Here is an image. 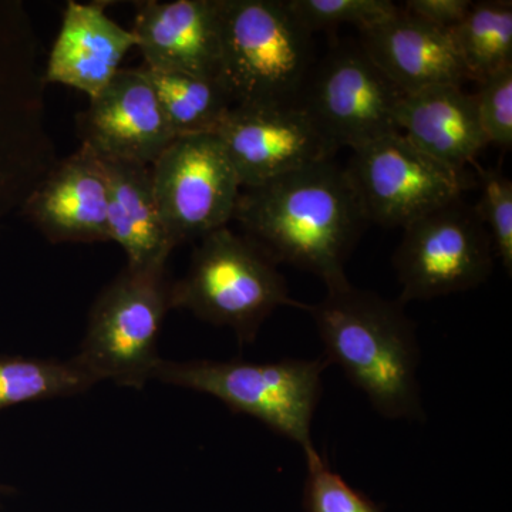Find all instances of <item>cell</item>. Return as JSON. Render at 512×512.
Segmentation results:
<instances>
[{
  "instance_id": "cell-12",
  "label": "cell",
  "mask_w": 512,
  "mask_h": 512,
  "mask_svg": "<svg viewBox=\"0 0 512 512\" xmlns=\"http://www.w3.org/2000/svg\"><path fill=\"white\" fill-rule=\"evenodd\" d=\"M242 188L332 160L339 148L301 103L232 106L215 131Z\"/></svg>"
},
{
  "instance_id": "cell-26",
  "label": "cell",
  "mask_w": 512,
  "mask_h": 512,
  "mask_svg": "<svg viewBox=\"0 0 512 512\" xmlns=\"http://www.w3.org/2000/svg\"><path fill=\"white\" fill-rule=\"evenodd\" d=\"M473 94L478 119L488 144L510 150L512 146V64L478 82Z\"/></svg>"
},
{
  "instance_id": "cell-27",
  "label": "cell",
  "mask_w": 512,
  "mask_h": 512,
  "mask_svg": "<svg viewBox=\"0 0 512 512\" xmlns=\"http://www.w3.org/2000/svg\"><path fill=\"white\" fill-rule=\"evenodd\" d=\"M473 3L471 0H407L403 10L436 28L450 30L467 18Z\"/></svg>"
},
{
  "instance_id": "cell-6",
  "label": "cell",
  "mask_w": 512,
  "mask_h": 512,
  "mask_svg": "<svg viewBox=\"0 0 512 512\" xmlns=\"http://www.w3.org/2000/svg\"><path fill=\"white\" fill-rule=\"evenodd\" d=\"M328 366L325 357L264 363L161 360L153 379L221 400L232 412L248 414L298 444L306 456L316 450L312 423Z\"/></svg>"
},
{
  "instance_id": "cell-23",
  "label": "cell",
  "mask_w": 512,
  "mask_h": 512,
  "mask_svg": "<svg viewBox=\"0 0 512 512\" xmlns=\"http://www.w3.org/2000/svg\"><path fill=\"white\" fill-rule=\"evenodd\" d=\"M286 5L311 35L342 25L369 29L400 10L390 0H286Z\"/></svg>"
},
{
  "instance_id": "cell-10",
  "label": "cell",
  "mask_w": 512,
  "mask_h": 512,
  "mask_svg": "<svg viewBox=\"0 0 512 512\" xmlns=\"http://www.w3.org/2000/svg\"><path fill=\"white\" fill-rule=\"evenodd\" d=\"M154 194L174 248L228 227L242 184L215 133L175 138L151 165Z\"/></svg>"
},
{
  "instance_id": "cell-3",
  "label": "cell",
  "mask_w": 512,
  "mask_h": 512,
  "mask_svg": "<svg viewBox=\"0 0 512 512\" xmlns=\"http://www.w3.org/2000/svg\"><path fill=\"white\" fill-rule=\"evenodd\" d=\"M220 83L232 106L301 103L315 69L313 35L286 0H221Z\"/></svg>"
},
{
  "instance_id": "cell-9",
  "label": "cell",
  "mask_w": 512,
  "mask_h": 512,
  "mask_svg": "<svg viewBox=\"0 0 512 512\" xmlns=\"http://www.w3.org/2000/svg\"><path fill=\"white\" fill-rule=\"evenodd\" d=\"M346 171L366 221L386 228H406L470 187L466 171L434 160L402 133L353 150Z\"/></svg>"
},
{
  "instance_id": "cell-14",
  "label": "cell",
  "mask_w": 512,
  "mask_h": 512,
  "mask_svg": "<svg viewBox=\"0 0 512 512\" xmlns=\"http://www.w3.org/2000/svg\"><path fill=\"white\" fill-rule=\"evenodd\" d=\"M22 211L52 244L110 241L109 181L99 154L80 144L57 161Z\"/></svg>"
},
{
  "instance_id": "cell-17",
  "label": "cell",
  "mask_w": 512,
  "mask_h": 512,
  "mask_svg": "<svg viewBox=\"0 0 512 512\" xmlns=\"http://www.w3.org/2000/svg\"><path fill=\"white\" fill-rule=\"evenodd\" d=\"M359 33L360 47L403 93L446 84L463 86L468 80L450 32L403 9Z\"/></svg>"
},
{
  "instance_id": "cell-15",
  "label": "cell",
  "mask_w": 512,
  "mask_h": 512,
  "mask_svg": "<svg viewBox=\"0 0 512 512\" xmlns=\"http://www.w3.org/2000/svg\"><path fill=\"white\" fill-rule=\"evenodd\" d=\"M131 32L144 66L220 79L221 0H148L137 6Z\"/></svg>"
},
{
  "instance_id": "cell-4",
  "label": "cell",
  "mask_w": 512,
  "mask_h": 512,
  "mask_svg": "<svg viewBox=\"0 0 512 512\" xmlns=\"http://www.w3.org/2000/svg\"><path fill=\"white\" fill-rule=\"evenodd\" d=\"M40 42L22 3L0 0V222L57 163L45 127Z\"/></svg>"
},
{
  "instance_id": "cell-1",
  "label": "cell",
  "mask_w": 512,
  "mask_h": 512,
  "mask_svg": "<svg viewBox=\"0 0 512 512\" xmlns=\"http://www.w3.org/2000/svg\"><path fill=\"white\" fill-rule=\"evenodd\" d=\"M234 221L276 264L311 272L326 289L348 284L346 262L367 224L346 167L333 158L242 188Z\"/></svg>"
},
{
  "instance_id": "cell-16",
  "label": "cell",
  "mask_w": 512,
  "mask_h": 512,
  "mask_svg": "<svg viewBox=\"0 0 512 512\" xmlns=\"http://www.w3.org/2000/svg\"><path fill=\"white\" fill-rule=\"evenodd\" d=\"M133 32L114 22L106 3L67 2L62 26L45 67V83L63 84L93 99L120 72Z\"/></svg>"
},
{
  "instance_id": "cell-19",
  "label": "cell",
  "mask_w": 512,
  "mask_h": 512,
  "mask_svg": "<svg viewBox=\"0 0 512 512\" xmlns=\"http://www.w3.org/2000/svg\"><path fill=\"white\" fill-rule=\"evenodd\" d=\"M109 181V235L127 256L131 271H165L173 252L165 231L151 165L100 157Z\"/></svg>"
},
{
  "instance_id": "cell-21",
  "label": "cell",
  "mask_w": 512,
  "mask_h": 512,
  "mask_svg": "<svg viewBox=\"0 0 512 512\" xmlns=\"http://www.w3.org/2000/svg\"><path fill=\"white\" fill-rule=\"evenodd\" d=\"M468 80L478 83L512 64V3H473L467 18L448 30Z\"/></svg>"
},
{
  "instance_id": "cell-20",
  "label": "cell",
  "mask_w": 512,
  "mask_h": 512,
  "mask_svg": "<svg viewBox=\"0 0 512 512\" xmlns=\"http://www.w3.org/2000/svg\"><path fill=\"white\" fill-rule=\"evenodd\" d=\"M175 136L215 133L232 103L218 80L194 74L140 67Z\"/></svg>"
},
{
  "instance_id": "cell-7",
  "label": "cell",
  "mask_w": 512,
  "mask_h": 512,
  "mask_svg": "<svg viewBox=\"0 0 512 512\" xmlns=\"http://www.w3.org/2000/svg\"><path fill=\"white\" fill-rule=\"evenodd\" d=\"M165 271H131L126 266L97 301L86 335L74 356L97 383L143 389L161 360L158 338L171 303Z\"/></svg>"
},
{
  "instance_id": "cell-13",
  "label": "cell",
  "mask_w": 512,
  "mask_h": 512,
  "mask_svg": "<svg viewBox=\"0 0 512 512\" xmlns=\"http://www.w3.org/2000/svg\"><path fill=\"white\" fill-rule=\"evenodd\" d=\"M77 131L100 157L144 165L156 163L177 138L140 67L121 69L90 99Z\"/></svg>"
},
{
  "instance_id": "cell-2",
  "label": "cell",
  "mask_w": 512,
  "mask_h": 512,
  "mask_svg": "<svg viewBox=\"0 0 512 512\" xmlns=\"http://www.w3.org/2000/svg\"><path fill=\"white\" fill-rule=\"evenodd\" d=\"M325 359L343 370L384 419L424 421L416 325L399 299L383 298L350 282L306 306Z\"/></svg>"
},
{
  "instance_id": "cell-24",
  "label": "cell",
  "mask_w": 512,
  "mask_h": 512,
  "mask_svg": "<svg viewBox=\"0 0 512 512\" xmlns=\"http://www.w3.org/2000/svg\"><path fill=\"white\" fill-rule=\"evenodd\" d=\"M305 461L308 467L303 485L305 512H384L379 504L333 471L318 450L306 454Z\"/></svg>"
},
{
  "instance_id": "cell-18",
  "label": "cell",
  "mask_w": 512,
  "mask_h": 512,
  "mask_svg": "<svg viewBox=\"0 0 512 512\" xmlns=\"http://www.w3.org/2000/svg\"><path fill=\"white\" fill-rule=\"evenodd\" d=\"M396 123L414 146L461 173L488 146L476 101L461 86L446 84L404 94Z\"/></svg>"
},
{
  "instance_id": "cell-5",
  "label": "cell",
  "mask_w": 512,
  "mask_h": 512,
  "mask_svg": "<svg viewBox=\"0 0 512 512\" xmlns=\"http://www.w3.org/2000/svg\"><path fill=\"white\" fill-rule=\"evenodd\" d=\"M200 241L187 274L171 286L173 308L231 329L241 343L254 342L281 306L306 311V303L289 295L278 264L244 235L225 227Z\"/></svg>"
},
{
  "instance_id": "cell-8",
  "label": "cell",
  "mask_w": 512,
  "mask_h": 512,
  "mask_svg": "<svg viewBox=\"0 0 512 512\" xmlns=\"http://www.w3.org/2000/svg\"><path fill=\"white\" fill-rule=\"evenodd\" d=\"M403 229L393 258L403 305L470 291L490 278L493 241L474 207L461 198Z\"/></svg>"
},
{
  "instance_id": "cell-22",
  "label": "cell",
  "mask_w": 512,
  "mask_h": 512,
  "mask_svg": "<svg viewBox=\"0 0 512 512\" xmlns=\"http://www.w3.org/2000/svg\"><path fill=\"white\" fill-rule=\"evenodd\" d=\"M94 377L77 360L0 359V410L87 392Z\"/></svg>"
},
{
  "instance_id": "cell-11",
  "label": "cell",
  "mask_w": 512,
  "mask_h": 512,
  "mask_svg": "<svg viewBox=\"0 0 512 512\" xmlns=\"http://www.w3.org/2000/svg\"><path fill=\"white\" fill-rule=\"evenodd\" d=\"M404 94L360 45H342L315 64L301 104L339 150H357L400 133L396 114Z\"/></svg>"
},
{
  "instance_id": "cell-25",
  "label": "cell",
  "mask_w": 512,
  "mask_h": 512,
  "mask_svg": "<svg viewBox=\"0 0 512 512\" xmlns=\"http://www.w3.org/2000/svg\"><path fill=\"white\" fill-rule=\"evenodd\" d=\"M480 200L474 205L483 221L495 255L500 258L507 274L512 272V183L500 170L478 168Z\"/></svg>"
}]
</instances>
